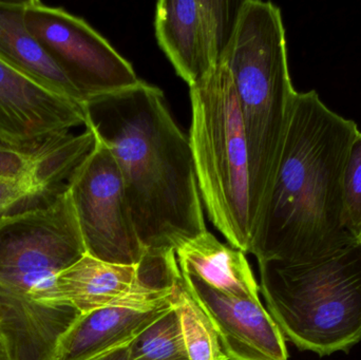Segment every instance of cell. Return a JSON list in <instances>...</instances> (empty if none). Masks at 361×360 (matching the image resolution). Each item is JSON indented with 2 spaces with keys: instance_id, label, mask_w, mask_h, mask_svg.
<instances>
[{
  "instance_id": "6da1fadb",
  "label": "cell",
  "mask_w": 361,
  "mask_h": 360,
  "mask_svg": "<svg viewBox=\"0 0 361 360\" xmlns=\"http://www.w3.org/2000/svg\"><path fill=\"white\" fill-rule=\"evenodd\" d=\"M86 128L107 146L120 169L145 256L176 253L207 232L188 135L164 93L140 80L85 104Z\"/></svg>"
},
{
  "instance_id": "7a4b0ae2",
  "label": "cell",
  "mask_w": 361,
  "mask_h": 360,
  "mask_svg": "<svg viewBox=\"0 0 361 360\" xmlns=\"http://www.w3.org/2000/svg\"><path fill=\"white\" fill-rule=\"evenodd\" d=\"M357 125L315 90L297 92L271 190L252 228L258 262L305 263L357 242L343 224V175Z\"/></svg>"
},
{
  "instance_id": "3957f363",
  "label": "cell",
  "mask_w": 361,
  "mask_h": 360,
  "mask_svg": "<svg viewBox=\"0 0 361 360\" xmlns=\"http://www.w3.org/2000/svg\"><path fill=\"white\" fill-rule=\"evenodd\" d=\"M86 254L67 187L0 222V332L12 360H54L82 314L42 299L55 277Z\"/></svg>"
},
{
  "instance_id": "277c9868",
  "label": "cell",
  "mask_w": 361,
  "mask_h": 360,
  "mask_svg": "<svg viewBox=\"0 0 361 360\" xmlns=\"http://www.w3.org/2000/svg\"><path fill=\"white\" fill-rule=\"evenodd\" d=\"M222 58L235 84L247 139L254 228L277 173L297 94L280 8L271 1H241Z\"/></svg>"
},
{
  "instance_id": "5b68a950",
  "label": "cell",
  "mask_w": 361,
  "mask_h": 360,
  "mask_svg": "<svg viewBox=\"0 0 361 360\" xmlns=\"http://www.w3.org/2000/svg\"><path fill=\"white\" fill-rule=\"evenodd\" d=\"M260 293L286 340L324 357L361 342V242L305 263L258 262Z\"/></svg>"
},
{
  "instance_id": "8992f818",
  "label": "cell",
  "mask_w": 361,
  "mask_h": 360,
  "mask_svg": "<svg viewBox=\"0 0 361 360\" xmlns=\"http://www.w3.org/2000/svg\"><path fill=\"white\" fill-rule=\"evenodd\" d=\"M189 144L202 202L231 247L252 243L250 154L239 99L225 61L189 88Z\"/></svg>"
},
{
  "instance_id": "52a82bcc",
  "label": "cell",
  "mask_w": 361,
  "mask_h": 360,
  "mask_svg": "<svg viewBox=\"0 0 361 360\" xmlns=\"http://www.w3.org/2000/svg\"><path fill=\"white\" fill-rule=\"evenodd\" d=\"M67 188L87 254L111 263L139 266L145 251L135 232L122 175L111 152L97 137Z\"/></svg>"
},
{
  "instance_id": "ba28073f",
  "label": "cell",
  "mask_w": 361,
  "mask_h": 360,
  "mask_svg": "<svg viewBox=\"0 0 361 360\" xmlns=\"http://www.w3.org/2000/svg\"><path fill=\"white\" fill-rule=\"evenodd\" d=\"M25 23L68 80L90 99L139 84L133 65L80 17L37 0L25 1Z\"/></svg>"
},
{
  "instance_id": "9c48e42d",
  "label": "cell",
  "mask_w": 361,
  "mask_h": 360,
  "mask_svg": "<svg viewBox=\"0 0 361 360\" xmlns=\"http://www.w3.org/2000/svg\"><path fill=\"white\" fill-rule=\"evenodd\" d=\"M240 2L160 0L154 30L159 46L189 88L207 77L222 61Z\"/></svg>"
},
{
  "instance_id": "30bf717a",
  "label": "cell",
  "mask_w": 361,
  "mask_h": 360,
  "mask_svg": "<svg viewBox=\"0 0 361 360\" xmlns=\"http://www.w3.org/2000/svg\"><path fill=\"white\" fill-rule=\"evenodd\" d=\"M180 279L173 285H158L141 277L124 297L80 315L61 340L54 360H88L135 340L173 309Z\"/></svg>"
},
{
  "instance_id": "8fae6325",
  "label": "cell",
  "mask_w": 361,
  "mask_h": 360,
  "mask_svg": "<svg viewBox=\"0 0 361 360\" xmlns=\"http://www.w3.org/2000/svg\"><path fill=\"white\" fill-rule=\"evenodd\" d=\"M82 125H86L85 106L0 59V143L32 147Z\"/></svg>"
},
{
  "instance_id": "7c38bea8",
  "label": "cell",
  "mask_w": 361,
  "mask_h": 360,
  "mask_svg": "<svg viewBox=\"0 0 361 360\" xmlns=\"http://www.w3.org/2000/svg\"><path fill=\"white\" fill-rule=\"evenodd\" d=\"M182 277L212 321L228 360H288L286 338L260 299L231 297L193 277Z\"/></svg>"
},
{
  "instance_id": "4fadbf2b",
  "label": "cell",
  "mask_w": 361,
  "mask_h": 360,
  "mask_svg": "<svg viewBox=\"0 0 361 360\" xmlns=\"http://www.w3.org/2000/svg\"><path fill=\"white\" fill-rule=\"evenodd\" d=\"M95 135L61 133L32 147L0 143V179L27 183L48 194L65 190L76 167L92 150Z\"/></svg>"
},
{
  "instance_id": "5bb4252c",
  "label": "cell",
  "mask_w": 361,
  "mask_h": 360,
  "mask_svg": "<svg viewBox=\"0 0 361 360\" xmlns=\"http://www.w3.org/2000/svg\"><path fill=\"white\" fill-rule=\"evenodd\" d=\"M140 280L139 266L111 263L86 254L55 277L42 302L86 314L124 297Z\"/></svg>"
},
{
  "instance_id": "9a60e30c",
  "label": "cell",
  "mask_w": 361,
  "mask_h": 360,
  "mask_svg": "<svg viewBox=\"0 0 361 360\" xmlns=\"http://www.w3.org/2000/svg\"><path fill=\"white\" fill-rule=\"evenodd\" d=\"M180 273L193 277L219 293L243 299H260V285L245 254L220 242L206 232L176 251Z\"/></svg>"
},
{
  "instance_id": "2e32d148",
  "label": "cell",
  "mask_w": 361,
  "mask_h": 360,
  "mask_svg": "<svg viewBox=\"0 0 361 360\" xmlns=\"http://www.w3.org/2000/svg\"><path fill=\"white\" fill-rule=\"evenodd\" d=\"M25 1H0V59L80 105L84 99L25 27Z\"/></svg>"
},
{
  "instance_id": "e0dca14e",
  "label": "cell",
  "mask_w": 361,
  "mask_h": 360,
  "mask_svg": "<svg viewBox=\"0 0 361 360\" xmlns=\"http://www.w3.org/2000/svg\"><path fill=\"white\" fill-rule=\"evenodd\" d=\"M173 306L179 318L189 359L228 360L212 321L187 291L183 277L176 291Z\"/></svg>"
},
{
  "instance_id": "ac0fdd59",
  "label": "cell",
  "mask_w": 361,
  "mask_h": 360,
  "mask_svg": "<svg viewBox=\"0 0 361 360\" xmlns=\"http://www.w3.org/2000/svg\"><path fill=\"white\" fill-rule=\"evenodd\" d=\"M128 360H190L173 306L129 345Z\"/></svg>"
},
{
  "instance_id": "d6986e66",
  "label": "cell",
  "mask_w": 361,
  "mask_h": 360,
  "mask_svg": "<svg viewBox=\"0 0 361 360\" xmlns=\"http://www.w3.org/2000/svg\"><path fill=\"white\" fill-rule=\"evenodd\" d=\"M343 224L361 242V132L358 131L343 175Z\"/></svg>"
},
{
  "instance_id": "ffe728a7",
  "label": "cell",
  "mask_w": 361,
  "mask_h": 360,
  "mask_svg": "<svg viewBox=\"0 0 361 360\" xmlns=\"http://www.w3.org/2000/svg\"><path fill=\"white\" fill-rule=\"evenodd\" d=\"M57 194H48L27 183L0 179V222L11 216L39 206Z\"/></svg>"
},
{
  "instance_id": "44dd1931",
  "label": "cell",
  "mask_w": 361,
  "mask_h": 360,
  "mask_svg": "<svg viewBox=\"0 0 361 360\" xmlns=\"http://www.w3.org/2000/svg\"><path fill=\"white\" fill-rule=\"evenodd\" d=\"M133 340L114 347V348L109 349V350L104 351V352L99 353V354L95 355V356L91 357L88 360H128L129 345Z\"/></svg>"
},
{
  "instance_id": "7402d4cb",
  "label": "cell",
  "mask_w": 361,
  "mask_h": 360,
  "mask_svg": "<svg viewBox=\"0 0 361 360\" xmlns=\"http://www.w3.org/2000/svg\"><path fill=\"white\" fill-rule=\"evenodd\" d=\"M0 360H12L11 359L10 352H8V346H6V340L0 332Z\"/></svg>"
}]
</instances>
